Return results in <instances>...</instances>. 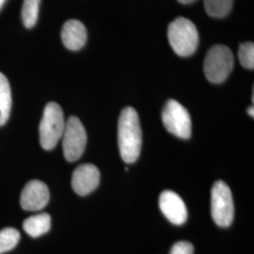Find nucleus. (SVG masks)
Returning a JSON list of instances; mask_svg holds the SVG:
<instances>
[{
  "label": "nucleus",
  "mask_w": 254,
  "mask_h": 254,
  "mask_svg": "<svg viewBox=\"0 0 254 254\" xmlns=\"http://www.w3.org/2000/svg\"><path fill=\"white\" fill-rule=\"evenodd\" d=\"M120 154L126 163H134L139 157L142 146V132L135 109H123L118 124Z\"/></svg>",
  "instance_id": "1"
},
{
  "label": "nucleus",
  "mask_w": 254,
  "mask_h": 254,
  "mask_svg": "<svg viewBox=\"0 0 254 254\" xmlns=\"http://www.w3.org/2000/svg\"><path fill=\"white\" fill-rule=\"evenodd\" d=\"M168 38L173 51L180 57L194 54L199 45V33L190 20L178 17L168 28Z\"/></svg>",
  "instance_id": "2"
},
{
  "label": "nucleus",
  "mask_w": 254,
  "mask_h": 254,
  "mask_svg": "<svg viewBox=\"0 0 254 254\" xmlns=\"http://www.w3.org/2000/svg\"><path fill=\"white\" fill-rule=\"evenodd\" d=\"M65 125L61 106L54 102L47 104L39 127L40 143L45 150L49 151L57 146L64 135Z\"/></svg>",
  "instance_id": "3"
},
{
  "label": "nucleus",
  "mask_w": 254,
  "mask_h": 254,
  "mask_svg": "<svg viewBox=\"0 0 254 254\" xmlns=\"http://www.w3.org/2000/svg\"><path fill=\"white\" fill-rule=\"evenodd\" d=\"M234 55L229 47L222 45L212 46L203 64L207 80L215 84L225 81L234 68Z\"/></svg>",
  "instance_id": "4"
},
{
  "label": "nucleus",
  "mask_w": 254,
  "mask_h": 254,
  "mask_svg": "<svg viewBox=\"0 0 254 254\" xmlns=\"http://www.w3.org/2000/svg\"><path fill=\"white\" fill-rule=\"evenodd\" d=\"M211 213L219 227H229L235 217V205L230 188L223 181H217L211 191Z\"/></svg>",
  "instance_id": "5"
},
{
  "label": "nucleus",
  "mask_w": 254,
  "mask_h": 254,
  "mask_svg": "<svg viewBox=\"0 0 254 254\" xmlns=\"http://www.w3.org/2000/svg\"><path fill=\"white\" fill-rule=\"evenodd\" d=\"M87 144V133L80 120L72 116L66 122L63 135L64 157L69 162L79 159Z\"/></svg>",
  "instance_id": "6"
},
{
  "label": "nucleus",
  "mask_w": 254,
  "mask_h": 254,
  "mask_svg": "<svg viewBox=\"0 0 254 254\" xmlns=\"http://www.w3.org/2000/svg\"><path fill=\"white\" fill-rule=\"evenodd\" d=\"M162 122L168 132L180 138L191 136V118L188 109L177 101H168L162 111Z\"/></svg>",
  "instance_id": "7"
},
{
  "label": "nucleus",
  "mask_w": 254,
  "mask_h": 254,
  "mask_svg": "<svg viewBox=\"0 0 254 254\" xmlns=\"http://www.w3.org/2000/svg\"><path fill=\"white\" fill-rule=\"evenodd\" d=\"M49 198L50 193L46 184L39 180H32L23 189L20 204L26 211H40L46 207Z\"/></svg>",
  "instance_id": "8"
},
{
  "label": "nucleus",
  "mask_w": 254,
  "mask_h": 254,
  "mask_svg": "<svg viewBox=\"0 0 254 254\" xmlns=\"http://www.w3.org/2000/svg\"><path fill=\"white\" fill-rule=\"evenodd\" d=\"M100 183V172L94 165L83 164L78 166L72 176V187L74 192L86 196L95 190Z\"/></svg>",
  "instance_id": "9"
},
{
  "label": "nucleus",
  "mask_w": 254,
  "mask_h": 254,
  "mask_svg": "<svg viewBox=\"0 0 254 254\" xmlns=\"http://www.w3.org/2000/svg\"><path fill=\"white\" fill-rule=\"evenodd\" d=\"M159 207L164 216L174 225H183L188 219V209L181 197L172 190H165L159 197Z\"/></svg>",
  "instance_id": "10"
},
{
  "label": "nucleus",
  "mask_w": 254,
  "mask_h": 254,
  "mask_svg": "<svg viewBox=\"0 0 254 254\" xmlns=\"http://www.w3.org/2000/svg\"><path fill=\"white\" fill-rule=\"evenodd\" d=\"M62 40L66 48L77 51L87 42V29L78 20H69L63 27Z\"/></svg>",
  "instance_id": "11"
},
{
  "label": "nucleus",
  "mask_w": 254,
  "mask_h": 254,
  "mask_svg": "<svg viewBox=\"0 0 254 254\" xmlns=\"http://www.w3.org/2000/svg\"><path fill=\"white\" fill-rule=\"evenodd\" d=\"M23 228L28 236L39 237L49 232L51 228V218L46 213L32 216L24 221Z\"/></svg>",
  "instance_id": "12"
},
{
  "label": "nucleus",
  "mask_w": 254,
  "mask_h": 254,
  "mask_svg": "<svg viewBox=\"0 0 254 254\" xmlns=\"http://www.w3.org/2000/svg\"><path fill=\"white\" fill-rule=\"evenodd\" d=\"M11 109V91L7 77L0 73V127L9 120Z\"/></svg>",
  "instance_id": "13"
},
{
  "label": "nucleus",
  "mask_w": 254,
  "mask_h": 254,
  "mask_svg": "<svg viewBox=\"0 0 254 254\" xmlns=\"http://www.w3.org/2000/svg\"><path fill=\"white\" fill-rule=\"evenodd\" d=\"M203 3L205 10L210 16L222 18L230 13L234 0H203Z\"/></svg>",
  "instance_id": "14"
},
{
  "label": "nucleus",
  "mask_w": 254,
  "mask_h": 254,
  "mask_svg": "<svg viewBox=\"0 0 254 254\" xmlns=\"http://www.w3.org/2000/svg\"><path fill=\"white\" fill-rule=\"evenodd\" d=\"M41 0H24L22 6V20L27 28L36 25Z\"/></svg>",
  "instance_id": "15"
},
{
  "label": "nucleus",
  "mask_w": 254,
  "mask_h": 254,
  "mask_svg": "<svg viewBox=\"0 0 254 254\" xmlns=\"http://www.w3.org/2000/svg\"><path fill=\"white\" fill-rule=\"evenodd\" d=\"M20 233L14 228H5L0 231V254L8 253L18 244Z\"/></svg>",
  "instance_id": "16"
},
{
  "label": "nucleus",
  "mask_w": 254,
  "mask_h": 254,
  "mask_svg": "<svg viewBox=\"0 0 254 254\" xmlns=\"http://www.w3.org/2000/svg\"><path fill=\"white\" fill-rule=\"evenodd\" d=\"M238 59L240 64L245 67L246 69L254 70V45L253 42H248L239 46Z\"/></svg>",
  "instance_id": "17"
},
{
  "label": "nucleus",
  "mask_w": 254,
  "mask_h": 254,
  "mask_svg": "<svg viewBox=\"0 0 254 254\" xmlns=\"http://www.w3.org/2000/svg\"><path fill=\"white\" fill-rule=\"evenodd\" d=\"M194 247L187 241H180L173 246L170 254H193Z\"/></svg>",
  "instance_id": "18"
},
{
  "label": "nucleus",
  "mask_w": 254,
  "mask_h": 254,
  "mask_svg": "<svg viewBox=\"0 0 254 254\" xmlns=\"http://www.w3.org/2000/svg\"><path fill=\"white\" fill-rule=\"evenodd\" d=\"M248 113H249V115L250 116H252L253 118L254 117V106H252L251 108H249L248 109Z\"/></svg>",
  "instance_id": "19"
},
{
  "label": "nucleus",
  "mask_w": 254,
  "mask_h": 254,
  "mask_svg": "<svg viewBox=\"0 0 254 254\" xmlns=\"http://www.w3.org/2000/svg\"><path fill=\"white\" fill-rule=\"evenodd\" d=\"M178 1L182 3V4H190V3H192V2H194L196 0H178Z\"/></svg>",
  "instance_id": "20"
},
{
  "label": "nucleus",
  "mask_w": 254,
  "mask_h": 254,
  "mask_svg": "<svg viewBox=\"0 0 254 254\" xmlns=\"http://www.w3.org/2000/svg\"><path fill=\"white\" fill-rule=\"evenodd\" d=\"M4 2H5V0H0V9H1V7L3 6V4H4Z\"/></svg>",
  "instance_id": "21"
}]
</instances>
